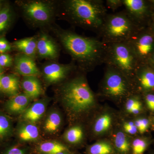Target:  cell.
Listing matches in <instances>:
<instances>
[{"instance_id": "obj_25", "label": "cell", "mask_w": 154, "mask_h": 154, "mask_svg": "<svg viewBox=\"0 0 154 154\" xmlns=\"http://www.w3.org/2000/svg\"><path fill=\"white\" fill-rule=\"evenodd\" d=\"M33 149V153L36 154H57L63 151L72 150L63 143L56 140L40 143Z\"/></svg>"}, {"instance_id": "obj_27", "label": "cell", "mask_w": 154, "mask_h": 154, "mask_svg": "<svg viewBox=\"0 0 154 154\" xmlns=\"http://www.w3.org/2000/svg\"><path fill=\"white\" fill-rule=\"evenodd\" d=\"M62 117L56 110L50 111L45 120L43 129L48 134H54L58 131L62 123Z\"/></svg>"}, {"instance_id": "obj_42", "label": "cell", "mask_w": 154, "mask_h": 154, "mask_svg": "<svg viewBox=\"0 0 154 154\" xmlns=\"http://www.w3.org/2000/svg\"><path fill=\"white\" fill-rule=\"evenodd\" d=\"M149 1L150 3L153 12L154 13V0H149Z\"/></svg>"}, {"instance_id": "obj_15", "label": "cell", "mask_w": 154, "mask_h": 154, "mask_svg": "<svg viewBox=\"0 0 154 154\" xmlns=\"http://www.w3.org/2000/svg\"><path fill=\"white\" fill-rule=\"evenodd\" d=\"M17 142L22 144L38 141L39 131L36 123L29 122L19 121L14 128V135Z\"/></svg>"}, {"instance_id": "obj_12", "label": "cell", "mask_w": 154, "mask_h": 154, "mask_svg": "<svg viewBox=\"0 0 154 154\" xmlns=\"http://www.w3.org/2000/svg\"><path fill=\"white\" fill-rule=\"evenodd\" d=\"M132 83L136 93H154V69L147 64H140L135 73Z\"/></svg>"}, {"instance_id": "obj_24", "label": "cell", "mask_w": 154, "mask_h": 154, "mask_svg": "<svg viewBox=\"0 0 154 154\" xmlns=\"http://www.w3.org/2000/svg\"><path fill=\"white\" fill-rule=\"evenodd\" d=\"M2 93L9 98L19 93L21 85L20 79L17 75L11 74L3 75L1 82Z\"/></svg>"}, {"instance_id": "obj_33", "label": "cell", "mask_w": 154, "mask_h": 154, "mask_svg": "<svg viewBox=\"0 0 154 154\" xmlns=\"http://www.w3.org/2000/svg\"><path fill=\"white\" fill-rule=\"evenodd\" d=\"M142 95L147 112L150 115H154V93H146Z\"/></svg>"}, {"instance_id": "obj_7", "label": "cell", "mask_w": 154, "mask_h": 154, "mask_svg": "<svg viewBox=\"0 0 154 154\" xmlns=\"http://www.w3.org/2000/svg\"><path fill=\"white\" fill-rule=\"evenodd\" d=\"M118 110L108 105H101L87 122L88 136L92 140L108 138L118 123Z\"/></svg>"}, {"instance_id": "obj_2", "label": "cell", "mask_w": 154, "mask_h": 154, "mask_svg": "<svg viewBox=\"0 0 154 154\" xmlns=\"http://www.w3.org/2000/svg\"><path fill=\"white\" fill-rule=\"evenodd\" d=\"M53 29L62 46L80 71L85 73L93 71L104 64L107 44L100 38L82 36L71 30Z\"/></svg>"}, {"instance_id": "obj_34", "label": "cell", "mask_w": 154, "mask_h": 154, "mask_svg": "<svg viewBox=\"0 0 154 154\" xmlns=\"http://www.w3.org/2000/svg\"><path fill=\"white\" fill-rule=\"evenodd\" d=\"M13 59L7 53L0 54V66L4 68L10 67L13 65Z\"/></svg>"}, {"instance_id": "obj_32", "label": "cell", "mask_w": 154, "mask_h": 154, "mask_svg": "<svg viewBox=\"0 0 154 154\" xmlns=\"http://www.w3.org/2000/svg\"><path fill=\"white\" fill-rule=\"evenodd\" d=\"M13 12L8 4L3 5L0 11V34L8 29L12 23Z\"/></svg>"}, {"instance_id": "obj_26", "label": "cell", "mask_w": 154, "mask_h": 154, "mask_svg": "<svg viewBox=\"0 0 154 154\" xmlns=\"http://www.w3.org/2000/svg\"><path fill=\"white\" fill-rule=\"evenodd\" d=\"M84 154H116L109 138L96 140L94 143L86 146Z\"/></svg>"}, {"instance_id": "obj_29", "label": "cell", "mask_w": 154, "mask_h": 154, "mask_svg": "<svg viewBox=\"0 0 154 154\" xmlns=\"http://www.w3.org/2000/svg\"><path fill=\"white\" fill-rule=\"evenodd\" d=\"M32 148L17 142H8L0 146V154H32Z\"/></svg>"}, {"instance_id": "obj_18", "label": "cell", "mask_w": 154, "mask_h": 154, "mask_svg": "<svg viewBox=\"0 0 154 154\" xmlns=\"http://www.w3.org/2000/svg\"><path fill=\"white\" fill-rule=\"evenodd\" d=\"M108 138L111 141L116 154H132L133 137L125 133L118 123Z\"/></svg>"}, {"instance_id": "obj_11", "label": "cell", "mask_w": 154, "mask_h": 154, "mask_svg": "<svg viewBox=\"0 0 154 154\" xmlns=\"http://www.w3.org/2000/svg\"><path fill=\"white\" fill-rule=\"evenodd\" d=\"M76 70L78 67L73 61L65 64L51 62L43 67L42 75L46 84L53 85L65 82Z\"/></svg>"}, {"instance_id": "obj_30", "label": "cell", "mask_w": 154, "mask_h": 154, "mask_svg": "<svg viewBox=\"0 0 154 154\" xmlns=\"http://www.w3.org/2000/svg\"><path fill=\"white\" fill-rule=\"evenodd\" d=\"M118 124L121 129L128 135L134 137L139 135L133 119L122 115L119 111Z\"/></svg>"}, {"instance_id": "obj_19", "label": "cell", "mask_w": 154, "mask_h": 154, "mask_svg": "<svg viewBox=\"0 0 154 154\" xmlns=\"http://www.w3.org/2000/svg\"><path fill=\"white\" fill-rule=\"evenodd\" d=\"M14 63L16 72L23 76H38L41 75V72L36 66L35 60L22 54L16 56Z\"/></svg>"}, {"instance_id": "obj_6", "label": "cell", "mask_w": 154, "mask_h": 154, "mask_svg": "<svg viewBox=\"0 0 154 154\" xmlns=\"http://www.w3.org/2000/svg\"><path fill=\"white\" fill-rule=\"evenodd\" d=\"M104 64L118 70L131 82L140 65L127 42L107 44Z\"/></svg>"}, {"instance_id": "obj_35", "label": "cell", "mask_w": 154, "mask_h": 154, "mask_svg": "<svg viewBox=\"0 0 154 154\" xmlns=\"http://www.w3.org/2000/svg\"><path fill=\"white\" fill-rule=\"evenodd\" d=\"M12 45L4 37L0 38V54L7 53L11 51Z\"/></svg>"}, {"instance_id": "obj_39", "label": "cell", "mask_w": 154, "mask_h": 154, "mask_svg": "<svg viewBox=\"0 0 154 154\" xmlns=\"http://www.w3.org/2000/svg\"><path fill=\"white\" fill-rule=\"evenodd\" d=\"M57 154H82L79 152L75 151L73 150H70L63 151L60 152Z\"/></svg>"}, {"instance_id": "obj_5", "label": "cell", "mask_w": 154, "mask_h": 154, "mask_svg": "<svg viewBox=\"0 0 154 154\" xmlns=\"http://www.w3.org/2000/svg\"><path fill=\"white\" fill-rule=\"evenodd\" d=\"M141 28L124 10L115 14H107L98 38L105 44L126 42Z\"/></svg>"}, {"instance_id": "obj_20", "label": "cell", "mask_w": 154, "mask_h": 154, "mask_svg": "<svg viewBox=\"0 0 154 154\" xmlns=\"http://www.w3.org/2000/svg\"><path fill=\"white\" fill-rule=\"evenodd\" d=\"M47 105V100L43 99L38 100L29 105L21 115L22 120L36 123L44 115Z\"/></svg>"}, {"instance_id": "obj_31", "label": "cell", "mask_w": 154, "mask_h": 154, "mask_svg": "<svg viewBox=\"0 0 154 154\" xmlns=\"http://www.w3.org/2000/svg\"><path fill=\"white\" fill-rule=\"evenodd\" d=\"M139 135H145L151 130V116L148 113L142 114L133 118Z\"/></svg>"}, {"instance_id": "obj_10", "label": "cell", "mask_w": 154, "mask_h": 154, "mask_svg": "<svg viewBox=\"0 0 154 154\" xmlns=\"http://www.w3.org/2000/svg\"><path fill=\"white\" fill-rule=\"evenodd\" d=\"M124 10L133 20L141 28L147 27L152 10L149 0H122Z\"/></svg>"}, {"instance_id": "obj_46", "label": "cell", "mask_w": 154, "mask_h": 154, "mask_svg": "<svg viewBox=\"0 0 154 154\" xmlns=\"http://www.w3.org/2000/svg\"><path fill=\"white\" fill-rule=\"evenodd\" d=\"M35 154V153H33V154Z\"/></svg>"}, {"instance_id": "obj_16", "label": "cell", "mask_w": 154, "mask_h": 154, "mask_svg": "<svg viewBox=\"0 0 154 154\" xmlns=\"http://www.w3.org/2000/svg\"><path fill=\"white\" fill-rule=\"evenodd\" d=\"M119 108V113L131 118L148 113L144 103L142 95L136 92L128 96Z\"/></svg>"}, {"instance_id": "obj_23", "label": "cell", "mask_w": 154, "mask_h": 154, "mask_svg": "<svg viewBox=\"0 0 154 154\" xmlns=\"http://www.w3.org/2000/svg\"><path fill=\"white\" fill-rule=\"evenodd\" d=\"M12 47L21 54L35 60L37 57V36L17 40L13 43Z\"/></svg>"}, {"instance_id": "obj_3", "label": "cell", "mask_w": 154, "mask_h": 154, "mask_svg": "<svg viewBox=\"0 0 154 154\" xmlns=\"http://www.w3.org/2000/svg\"><path fill=\"white\" fill-rule=\"evenodd\" d=\"M65 19L75 26L99 34L107 15L102 0H68L63 2Z\"/></svg>"}, {"instance_id": "obj_21", "label": "cell", "mask_w": 154, "mask_h": 154, "mask_svg": "<svg viewBox=\"0 0 154 154\" xmlns=\"http://www.w3.org/2000/svg\"><path fill=\"white\" fill-rule=\"evenodd\" d=\"M21 86L24 93L32 100L38 98L43 93L41 82L36 76H23Z\"/></svg>"}, {"instance_id": "obj_4", "label": "cell", "mask_w": 154, "mask_h": 154, "mask_svg": "<svg viewBox=\"0 0 154 154\" xmlns=\"http://www.w3.org/2000/svg\"><path fill=\"white\" fill-rule=\"evenodd\" d=\"M104 74L99 85V99L113 102L119 107L131 94L135 93L132 82L114 68L105 65Z\"/></svg>"}, {"instance_id": "obj_28", "label": "cell", "mask_w": 154, "mask_h": 154, "mask_svg": "<svg viewBox=\"0 0 154 154\" xmlns=\"http://www.w3.org/2000/svg\"><path fill=\"white\" fill-rule=\"evenodd\" d=\"M154 143L153 139L147 135H138L133 137L131 142L132 154H144Z\"/></svg>"}, {"instance_id": "obj_14", "label": "cell", "mask_w": 154, "mask_h": 154, "mask_svg": "<svg viewBox=\"0 0 154 154\" xmlns=\"http://www.w3.org/2000/svg\"><path fill=\"white\" fill-rule=\"evenodd\" d=\"M60 48L49 35L42 32L37 36V57L40 58L54 60L59 56Z\"/></svg>"}, {"instance_id": "obj_37", "label": "cell", "mask_w": 154, "mask_h": 154, "mask_svg": "<svg viewBox=\"0 0 154 154\" xmlns=\"http://www.w3.org/2000/svg\"><path fill=\"white\" fill-rule=\"evenodd\" d=\"M147 27L149 28L150 30L154 35V13H153V14H152Z\"/></svg>"}, {"instance_id": "obj_17", "label": "cell", "mask_w": 154, "mask_h": 154, "mask_svg": "<svg viewBox=\"0 0 154 154\" xmlns=\"http://www.w3.org/2000/svg\"><path fill=\"white\" fill-rule=\"evenodd\" d=\"M31 100L25 93H19L9 98L1 107L11 117L21 115L29 107Z\"/></svg>"}, {"instance_id": "obj_1", "label": "cell", "mask_w": 154, "mask_h": 154, "mask_svg": "<svg viewBox=\"0 0 154 154\" xmlns=\"http://www.w3.org/2000/svg\"><path fill=\"white\" fill-rule=\"evenodd\" d=\"M84 74L80 71L79 74L64 82L60 88V101L72 124L87 122L101 105Z\"/></svg>"}, {"instance_id": "obj_45", "label": "cell", "mask_w": 154, "mask_h": 154, "mask_svg": "<svg viewBox=\"0 0 154 154\" xmlns=\"http://www.w3.org/2000/svg\"><path fill=\"white\" fill-rule=\"evenodd\" d=\"M149 154H154V151H150L149 152Z\"/></svg>"}, {"instance_id": "obj_9", "label": "cell", "mask_w": 154, "mask_h": 154, "mask_svg": "<svg viewBox=\"0 0 154 154\" xmlns=\"http://www.w3.org/2000/svg\"><path fill=\"white\" fill-rule=\"evenodd\" d=\"M134 52L140 64H145L154 51V35L148 27L140 29L126 42Z\"/></svg>"}, {"instance_id": "obj_36", "label": "cell", "mask_w": 154, "mask_h": 154, "mask_svg": "<svg viewBox=\"0 0 154 154\" xmlns=\"http://www.w3.org/2000/svg\"><path fill=\"white\" fill-rule=\"evenodd\" d=\"M106 6L113 11H115L123 6L122 0H106Z\"/></svg>"}, {"instance_id": "obj_8", "label": "cell", "mask_w": 154, "mask_h": 154, "mask_svg": "<svg viewBox=\"0 0 154 154\" xmlns=\"http://www.w3.org/2000/svg\"><path fill=\"white\" fill-rule=\"evenodd\" d=\"M20 5L24 18L33 26L38 27L48 25L54 17L55 6L51 2L24 1L21 2Z\"/></svg>"}, {"instance_id": "obj_13", "label": "cell", "mask_w": 154, "mask_h": 154, "mask_svg": "<svg viewBox=\"0 0 154 154\" xmlns=\"http://www.w3.org/2000/svg\"><path fill=\"white\" fill-rule=\"evenodd\" d=\"M88 137L87 125L80 122L72 124L63 136L65 144L72 150L73 148H79L84 146Z\"/></svg>"}, {"instance_id": "obj_38", "label": "cell", "mask_w": 154, "mask_h": 154, "mask_svg": "<svg viewBox=\"0 0 154 154\" xmlns=\"http://www.w3.org/2000/svg\"><path fill=\"white\" fill-rule=\"evenodd\" d=\"M147 64L154 69V51L149 57Z\"/></svg>"}, {"instance_id": "obj_22", "label": "cell", "mask_w": 154, "mask_h": 154, "mask_svg": "<svg viewBox=\"0 0 154 154\" xmlns=\"http://www.w3.org/2000/svg\"><path fill=\"white\" fill-rule=\"evenodd\" d=\"M14 128L12 117L0 106V146L10 141L14 136Z\"/></svg>"}, {"instance_id": "obj_43", "label": "cell", "mask_w": 154, "mask_h": 154, "mask_svg": "<svg viewBox=\"0 0 154 154\" xmlns=\"http://www.w3.org/2000/svg\"><path fill=\"white\" fill-rule=\"evenodd\" d=\"M4 69L2 68V67L0 66V73H4Z\"/></svg>"}, {"instance_id": "obj_44", "label": "cell", "mask_w": 154, "mask_h": 154, "mask_svg": "<svg viewBox=\"0 0 154 154\" xmlns=\"http://www.w3.org/2000/svg\"><path fill=\"white\" fill-rule=\"evenodd\" d=\"M3 6V2L2 1H0V11H1V9H2Z\"/></svg>"}, {"instance_id": "obj_40", "label": "cell", "mask_w": 154, "mask_h": 154, "mask_svg": "<svg viewBox=\"0 0 154 154\" xmlns=\"http://www.w3.org/2000/svg\"><path fill=\"white\" fill-rule=\"evenodd\" d=\"M152 117V125L151 130L154 131V115L151 116Z\"/></svg>"}, {"instance_id": "obj_41", "label": "cell", "mask_w": 154, "mask_h": 154, "mask_svg": "<svg viewBox=\"0 0 154 154\" xmlns=\"http://www.w3.org/2000/svg\"><path fill=\"white\" fill-rule=\"evenodd\" d=\"M4 73H0V94H2V85H1V82H2V78Z\"/></svg>"}]
</instances>
